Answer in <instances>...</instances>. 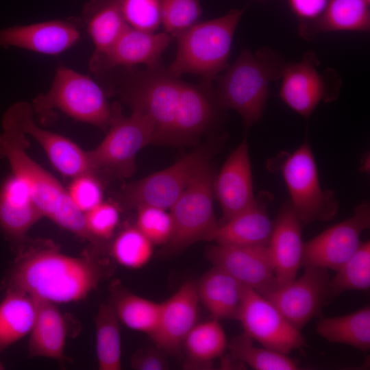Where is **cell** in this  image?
<instances>
[{"label":"cell","mask_w":370,"mask_h":370,"mask_svg":"<svg viewBox=\"0 0 370 370\" xmlns=\"http://www.w3.org/2000/svg\"><path fill=\"white\" fill-rule=\"evenodd\" d=\"M281 55L268 47L256 53L248 49L218 76L215 92L223 110H234L242 117L245 130L262 117L271 82L280 79L285 65Z\"/></svg>","instance_id":"3"},{"label":"cell","mask_w":370,"mask_h":370,"mask_svg":"<svg viewBox=\"0 0 370 370\" xmlns=\"http://www.w3.org/2000/svg\"><path fill=\"white\" fill-rule=\"evenodd\" d=\"M153 243L136 226H130L114 239L110 255L116 262L132 269L144 267L153 252Z\"/></svg>","instance_id":"36"},{"label":"cell","mask_w":370,"mask_h":370,"mask_svg":"<svg viewBox=\"0 0 370 370\" xmlns=\"http://www.w3.org/2000/svg\"><path fill=\"white\" fill-rule=\"evenodd\" d=\"M182 346L190 364L207 367L223 355L227 341L219 320L212 319L197 323L185 338Z\"/></svg>","instance_id":"32"},{"label":"cell","mask_w":370,"mask_h":370,"mask_svg":"<svg viewBox=\"0 0 370 370\" xmlns=\"http://www.w3.org/2000/svg\"><path fill=\"white\" fill-rule=\"evenodd\" d=\"M111 293L110 304L119 320L130 329L151 337L157 328L161 303L138 296L119 284H113Z\"/></svg>","instance_id":"31"},{"label":"cell","mask_w":370,"mask_h":370,"mask_svg":"<svg viewBox=\"0 0 370 370\" xmlns=\"http://www.w3.org/2000/svg\"><path fill=\"white\" fill-rule=\"evenodd\" d=\"M1 124L0 158L6 159L11 173L25 182L42 217L97 245L86 228L84 213L73 203L68 190L27 154L26 135L12 125Z\"/></svg>","instance_id":"2"},{"label":"cell","mask_w":370,"mask_h":370,"mask_svg":"<svg viewBox=\"0 0 370 370\" xmlns=\"http://www.w3.org/2000/svg\"><path fill=\"white\" fill-rule=\"evenodd\" d=\"M237 320L245 334L271 350L288 355L306 345L301 331L272 302L249 287L245 288Z\"/></svg>","instance_id":"11"},{"label":"cell","mask_w":370,"mask_h":370,"mask_svg":"<svg viewBox=\"0 0 370 370\" xmlns=\"http://www.w3.org/2000/svg\"><path fill=\"white\" fill-rule=\"evenodd\" d=\"M136 226L153 245H165L173 232V220L167 210L142 206L136 208Z\"/></svg>","instance_id":"38"},{"label":"cell","mask_w":370,"mask_h":370,"mask_svg":"<svg viewBox=\"0 0 370 370\" xmlns=\"http://www.w3.org/2000/svg\"><path fill=\"white\" fill-rule=\"evenodd\" d=\"M31 136L42 147L51 163L60 173L71 177L92 173L86 151L70 139L40 127L35 122L33 107L18 101L8 108L2 123Z\"/></svg>","instance_id":"13"},{"label":"cell","mask_w":370,"mask_h":370,"mask_svg":"<svg viewBox=\"0 0 370 370\" xmlns=\"http://www.w3.org/2000/svg\"><path fill=\"white\" fill-rule=\"evenodd\" d=\"M172 37L166 32H149L128 26L105 52L91 56L89 66L94 73L118 66L132 68L138 65L151 67L160 64L162 55Z\"/></svg>","instance_id":"17"},{"label":"cell","mask_w":370,"mask_h":370,"mask_svg":"<svg viewBox=\"0 0 370 370\" xmlns=\"http://www.w3.org/2000/svg\"><path fill=\"white\" fill-rule=\"evenodd\" d=\"M302 225L289 200L286 201L273 223L268 245L278 286L295 279L302 266Z\"/></svg>","instance_id":"22"},{"label":"cell","mask_w":370,"mask_h":370,"mask_svg":"<svg viewBox=\"0 0 370 370\" xmlns=\"http://www.w3.org/2000/svg\"><path fill=\"white\" fill-rule=\"evenodd\" d=\"M369 3L365 0H330L321 15L299 26V34L310 40L317 34L333 32H368Z\"/></svg>","instance_id":"27"},{"label":"cell","mask_w":370,"mask_h":370,"mask_svg":"<svg viewBox=\"0 0 370 370\" xmlns=\"http://www.w3.org/2000/svg\"><path fill=\"white\" fill-rule=\"evenodd\" d=\"M214 190L222 211L219 224L228 221L256 203L246 139L231 153L215 176Z\"/></svg>","instance_id":"18"},{"label":"cell","mask_w":370,"mask_h":370,"mask_svg":"<svg viewBox=\"0 0 370 370\" xmlns=\"http://www.w3.org/2000/svg\"><path fill=\"white\" fill-rule=\"evenodd\" d=\"M84 16L95 46L92 56L108 50L129 26L120 0H90L84 8Z\"/></svg>","instance_id":"28"},{"label":"cell","mask_w":370,"mask_h":370,"mask_svg":"<svg viewBox=\"0 0 370 370\" xmlns=\"http://www.w3.org/2000/svg\"><path fill=\"white\" fill-rule=\"evenodd\" d=\"M36 312L29 295L8 291L0 301V353L29 334Z\"/></svg>","instance_id":"29"},{"label":"cell","mask_w":370,"mask_h":370,"mask_svg":"<svg viewBox=\"0 0 370 370\" xmlns=\"http://www.w3.org/2000/svg\"><path fill=\"white\" fill-rule=\"evenodd\" d=\"M230 355L256 370H295L297 363L288 355L267 347H256L253 339L244 332L232 338L227 343Z\"/></svg>","instance_id":"35"},{"label":"cell","mask_w":370,"mask_h":370,"mask_svg":"<svg viewBox=\"0 0 370 370\" xmlns=\"http://www.w3.org/2000/svg\"><path fill=\"white\" fill-rule=\"evenodd\" d=\"M370 227V205L360 203L348 219L304 243L302 266L336 271L358 249L362 233Z\"/></svg>","instance_id":"12"},{"label":"cell","mask_w":370,"mask_h":370,"mask_svg":"<svg viewBox=\"0 0 370 370\" xmlns=\"http://www.w3.org/2000/svg\"><path fill=\"white\" fill-rule=\"evenodd\" d=\"M219 141L197 147L169 167L126 184L121 194L122 204L127 208L170 209L201 168L211 162Z\"/></svg>","instance_id":"9"},{"label":"cell","mask_w":370,"mask_h":370,"mask_svg":"<svg viewBox=\"0 0 370 370\" xmlns=\"http://www.w3.org/2000/svg\"><path fill=\"white\" fill-rule=\"evenodd\" d=\"M258 1H263V0H258Z\"/></svg>","instance_id":"45"},{"label":"cell","mask_w":370,"mask_h":370,"mask_svg":"<svg viewBox=\"0 0 370 370\" xmlns=\"http://www.w3.org/2000/svg\"><path fill=\"white\" fill-rule=\"evenodd\" d=\"M129 74L119 88L122 100L149 124L152 144L174 145L184 81L161 63Z\"/></svg>","instance_id":"4"},{"label":"cell","mask_w":370,"mask_h":370,"mask_svg":"<svg viewBox=\"0 0 370 370\" xmlns=\"http://www.w3.org/2000/svg\"><path fill=\"white\" fill-rule=\"evenodd\" d=\"M199 301L213 319H237L245 286L213 266L196 283Z\"/></svg>","instance_id":"25"},{"label":"cell","mask_w":370,"mask_h":370,"mask_svg":"<svg viewBox=\"0 0 370 370\" xmlns=\"http://www.w3.org/2000/svg\"><path fill=\"white\" fill-rule=\"evenodd\" d=\"M68 191L73 203L84 213L103 201L101 185L92 173L74 177Z\"/></svg>","instance_id":"41"},{"label":"cell","mask_w":370,"mask_h":370,"mask_svg":"<svg viewBox=\"0 0 370 370\" xmlns=\"http://www.w3.org/2000/svg\"><path fill=\"white\" fill-rule=\"evenodd\" d=\"M34 112L58 110L74 120L106 130L114 113L102 88L90 77L60 65L49 90L33 102Z\"/></svg>","instance_id":"8"},{"label":"cell","mask_w":370,"mask_h":370,"mask_svg":"<svg viewBox=\"0 0 370 370\" xmlns=\"http://www.w3.org/2000/svg\"><path fill=\"white\" fill-rule=\"evenodd\" d=\"M199 302L196 283L189 280L161 303L157 328L151 337L159 349L169 354L179 351L197 323Z\"/></svg>","instance_id":"20"},{"label":"cell","mask_w":370,"mask_h":370,"mask_svg":"<svg viewBox=\"0 0 370 370\" xmlns=\"http://www.w3.org/2000/svg\"><path fill=\"white\" fill-rule=\"evenodd\" d=\"M164 353L165 352L158 347L143 348L132 356L131 366L137 370L168 369L169 363Z\"/></svg>","instance_id":"42"},{"label":"cell","mask_w":370,"mask_h":370,"mask_svg":"<svg viewBox=\"0 0 370 370\" xmlns=\"http://www.w3.org/2000/svg\"><path fill=\"white\" fill-rule=\"evenodd\" d=\"M161 25L172 38L199 22L200 0H160Z\"/></svg>","instance_id":"37"},{"label":"cell","mask_w":370,"mask_h":370,"mask_svg":"<svg viewBox=\"0 0 370 370\" xmlns=\"http://www.w3.org/2000/svg\"><path fill=\"white\" fill-rule=\"evenodd\" d=\"M221 110L212 82L204 80L200 84H192L184 81L174 145L198 140L218 123Z\"/></svg>","instance_id":"19"},{"label":"cell","mask_w":370,"mask_h":370,"mask_svg":"<svg viewBox=\"0 0 370 370\" xmlns=\"http://www.w3.org/2000/svg\"><path fill=\"white\" fill-rule=\"evenodd\" d=\"M271 197L262 192L252 206L220 224L212 241L230 245H269L273 227L267 212Z\"/></svg>","instance_id":"24"},{"label":"cell","mask_w":370,"mask_h":370,"mask_svg":"<svg viewBox=\"0 0 370 370\" xmlns=\"http://www.w3.org/2000/svg\"><path fill=\"white\" fill-rule=\"evenodd\" d=\"M106 136L94 149L86 151L93 171L105 169L122 177H130L136 169L138 151L152 143L151 126L139 114L132 112L126 116L119 106L114 113Z\"/></svg>","instance_id":"10"},{"label":"cell","mask_w":370,"mask_h":370,"mask_svg":"<svg viewBox=\"0 0 370 370\" xmlns=\"http://www.w3.org/2000/svg\"><path fill=\"white\" fill-rule=\"evenodd\" d=\"M243 9L197 22L178 34L175 58L168 69L173 75L193 74L212 82L228 66L234 36Z\"/></svg>","instance_id":"5"},{"label":"cell","mask_w":370,"mask_h":370,"mask_svg":"<svg viewBox=\"0 0 370 370\" xmlns=\"http://www.w3.org/2000/svg\"><path fill=\"white\" fill-rule=\"evenodd\" d=\"M215 173L211 162L193 178L170 208L173 232L162 254H177L199 241H212L220 224L214 210Z\"/></svg>","instance_id":"6"},{"label":"cell","mask_w":370,"mask_h":370,"mask_svg":"<svg viewBox=\"0 0 370 370\" xmlns=\"http://www.w3.org/2000/svg\"><path fill=\"white\" fill-rule=\"evenodd\" d=\"M299 278L278 286L263 296L272 302L297 330L321 312L327 303L330 276L324 268L305 266Z\"/></svg>","instance_id":"14"},{"label":"cell","mask_w":370,"mask_h":370,"mask_svg":"<svg viewBox=\"0 0 370 370\" xmlns=\"http://www.w3.org/2000/svg\"><path fill=\"white\" fill-rule=\"evenodd\" d=\"M268 165L281 172L289 202L303 225L329 221L336 214L338 203L334 192L321 188L316 161L307 142L292 153L278 154Z\"/></svg>","instance_id":"7"},{"label":"cell","mask_w":370,"mask_h":370,"mask_svg":"<svg viewBox=\"0 0 370 370\" xmlns=\"http://www.w3.org/2000/svg\"><path fill=\"white\" fill-rule=\"evenodd\" d=\"M36 312L29 332L28 345L31 357L64 359L67 326L64 317L56 304L34 298Z\"/></svg>","instance_id":"26"},{"label":"cell","mask_w":370,"mask_h":370,"mask_svg":"<svg viewBox=\"0 0 370 370\" xmlns=\"http://www.w3.org/2000/svg\"><path fill=\"white\" fill-rule=\"evenodd\" d=\"M42 217L25 182L11 173L0 186V232L12 243H21Z\"/></svg>","instance_id":"23"},{"label":"cell","mask_w":370,"mask_h":370,"mask_svg":"<svg viewBox=\"0 0 370 370\" xmlns=\"http://www.w3.org/2000/svg\"><path fill=\"white\" fill-rule=\"evenodd\" d=\"M330 279L327 304L343 292L369 291L370 288V242L361 243L356 251Z\"/></svg>","instance_id":"34"},{"label":"cell","mask_w":370,"mask_h":370,"mask_svg":"<svg viewBox=\"0 0 370 370\" xmlns=\"http://www.w3.org/2000/svg\"><path fill=\"white\" fill-rule=\"evenodd\" d=\"M317 332L330 343L367 352L370 348L369 306L346 315L323 318L317 323Z\"/></svg>","instance_id":"30"},{"label":"cell","mask_w":370,"mask_h":370,"mask_svg":"<svg viewBox=\"0 0 370 370\" xmlns=\"http://www.w3.org/2000/svg\"><path fill=\"white\" fill-rule=\"evenodd\" d=\"M365 1H367L368 3H370V0H365Z\"/></svg>","instance_id":"44"},{"label":"cell","mask_w":370,"mask_h":370,"mask_svg":"<svg viewBox=\"0 0 370 370\" xmlns=\"http://www.w3.org/2000/svg\"><path fill=\"white\" fill-rule=\"evenodd\" d=\"M289 7L299 21V26L309 24L318 18L330 0H287Z\"/></svg>","instance_id":"43"},{"label":"cell","mask_w":370,"mask_h":370,"mask_svg":"<svg viewBox=\"0 0 370 370\" xmlns=\"http://www.w3.org/2000/svg\"><path fill=\"white\" fill-rule=\"evenodd\" d=\"M319 61L313 52L306 53L301 60L286 63L280 79L279 97L293 111L308 118L322 101L335 99V90L318 69Z\"/></svg>","instance_id":"16"},{"label":"cell","mask_w":370,"mask_h":370,"mask_svg":"<svg viewBox=\"0 0 370 370\" xmlns=\"http://www.w3.org/2000/svg\"><path fill=\"white\" fill-rule=\"evenodd\" d=\"M86 228L97 245L112 238L119 224L120 212L114 204L102 201L84 213Z\"/></svg>","instance_id":"40"},{"label":"cell","mask_w":370,"mask_h":370,"mask_svg":"<svg viewBox=\"0 0 370 370\" xmlns=\"http://www.w3.org/2000/svg\"><path fill=\"white\" fill-rule=\"evenodd\" d=\"M75 23L52 20L0 29V47H14L45 55H58L79 40Z\"/></svg>","instance_id":"21"},{"label":"cell","mask_w":370,"mask_h":370,"mask_svg":"<svg viewBox=\"0 0 370 370\" xmlns=\"http://www.w3.org/2000/svg\"><path fill=\"white\" fill-rule=\"evenodd\" d=\"M127 25L134 29L156 32L161 25L160 0H120Z\"/></svg>","instance_id":"39"},{"label":"cell","mask_w":370,"mask_h":370,"mask_svg":"<svg viewBox=\"0 0 370 370\" xmlns=\"http://www.w3.org/2000/svg\"><path fill=\"white\" fill-rule=\"evenodd\" d=\"M208 260L264 295L278 286L269 246L213 245Z\"/></svg>","instance_id":"15"},{"label":"cell","mask_w":370,"mask_h":370,"mask_svg":"<svg viewBox=\"0 0 370 370\" xmlns=\"http://www.w3.org/2000/svg\"><path fill=\"white\" fill-rule=\"evenodd\" d=\"M96 352L100 370L121 369L119 320L112 306L102 303L95 317Z\"/></svg>","instance_id":"33"},{"label":"cell","mask_w":370,"mask_h":370,"mask_svg":"<svg viewBox=\"0 0 370 370\" xmlns=\"http://www.w3.org/2000/svg\"><path fill=\"white\" fill-rule=\"evenodd\" d=\"M103 266L92 254L71 256L55 246L19 249L4 278L6 291H15L53 304L82 300L104 276Z\"/></svg>","instance_id":"1"}]
</instances>
